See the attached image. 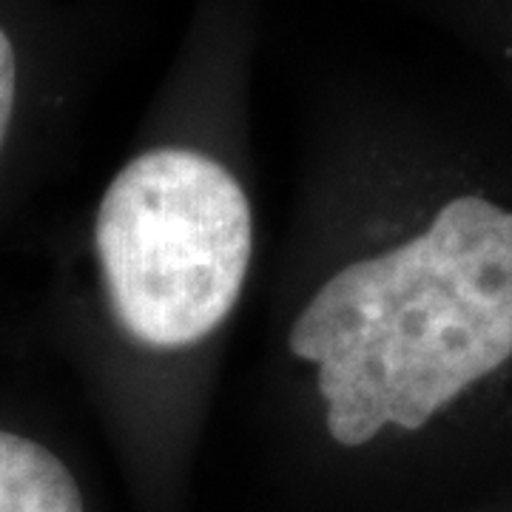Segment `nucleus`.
<instances>
[{
    "label": "nucleus",
    "instance_id": "obj_1",
    "mask_svg": "<svg viewBox=\"0 0 512 512\" xmlns=\"http://www.w3.org/2000/svg\"><path fill=\"white\" fill-rule=\"evenodd\" d=\"M288 348L319 367L339 444L421 430L512 359V211L478 194L444 202L421 234L330 276Z\"/></svg>",
    "mask_w": 512,
    "mask_h": 512
},
{
    "label": "nucleus",
    "instance_id": "obj_4",
    "mask_svg": "<svg viewBox=\"0 0 512 512\" xmlns=\"http://www.w3.org/2000/svg\"><path fill=\"white\" fill-rule=\"evenodd\" d=\"M15 92H18V60H15V46H12L9 35L0 29V148H3V140H6L9 123H12Z\"/></svg>",
    "mask_w": 512,
    "mask_h": 512
},
{
    "label": "nucleus",
    "instance_id": "obj_2",
    "mask_svg": "<svg viewBox=\"0 0 512 512\" xmlns=\"http://www.w3.org/2000/svg\"><path fill=\"white\" fill-rule=\"evenodd\" d=\"M111 308L151 348H185L234 311L254 256L242 185L191 148H151L111 180L97 211Z\"/></svg>",
    "mask_w": 512,
    "mask_h": 512
},
{
    "label": "nucleus",
    "instance_id": "obj_3",
    "mask_svg": "<svg viewBox=\"0 0 512 512\" xmlns=\"http://www.w3.org/2000/svg\"><path fill=\"white\" fill-rule=\"evenodd\" d=\"M0 512H83V495L55 453L0 430Z\"/></svg>",
    "mask_w": 512,
    "mask_h": 512
}]
</instances>
